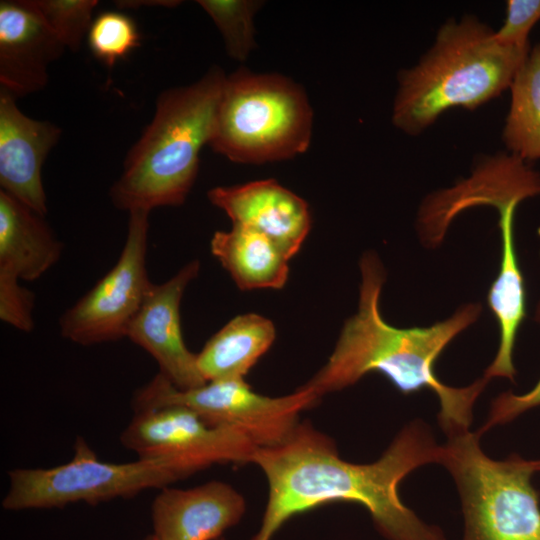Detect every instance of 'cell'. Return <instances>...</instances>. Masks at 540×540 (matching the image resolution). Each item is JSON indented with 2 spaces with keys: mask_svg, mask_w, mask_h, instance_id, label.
Wrapping results in <instances>:
<instances>
[{
  "mask_svg": "<svg viewBox=\"0 0 540 540\" xmlns=\"http://www.w3.org/2000/svg\"><path fill=\"white\" fill-rule=\"evenodd\" d=\"M360 271L358 310L345 321L327 362L303 387L320 398L378 372L404 395L434 392L438 424L447 437L469 431L475 402L490 380L483 376L465 387H451L438 379L434 368L452 340L478 320L481 304H465L431 326L398 328L380 313L386 274L377 254L364 253Z\"/></svg>",
  "mask_w": 540,
  "mask_h": 540,
  "instance_id": "obj_2",
  "label": "cell"
},
{
  "mask_svg": "<svg viewBox=\"0 0 540 540\" xmlns=\"http://www.w3.org/2000/svg\"><path fill=\"white\" fill-rule=\"evenodd\" d=\"M533 467L536 472H540V459L532 460Z\"/></svg>",
  "mask_w": 540,
  "mask_h": 540,
  "instance_id": "obj_30",
  "label": "cell"
},
{
  "mask_svg": "<svg viewBox=\"0 0 540 540\" xmlns=\"http://www.w3.org/2000/svg\"><path fill=\"white\" fill-rule=\"evenodd\" d=\"M198 471L172 458H137L113 463L100 460L87 442L75 440L71 460L51 468H18L8 472L2 507L8 511L90 505L163 488Z\"/></svg>",
  "mask_w": 540,
  "mask_h": 540,
  "instance_id": "obj_7",
  "label": "cell"
},
{
  "mask_svg": "<svg viewBox=\"0 0 540 540\" xmlns=\"http://www.w3.org/2000/svg\"><path fill=\"white\" fill-rule=\"evenodd\" d=\"M149 213L129 212L123 248L114 266L59 318L63 338L82 346L127 337L152 282L147 270Z\"/></svg>",
  "mask_w": 540,
  "mask_h": 540,
  "instance_id": "obj_9",
  "label": "cell"
},
{
  "mask_svg": "<svg viewBox=\"0 0 540 540\" xmlns=\"http://www.w3.org/2000/svg\"><path fill=\"white\" fill-rule=\"evenodd\" d=\"M534 321L540 326V301L538 302L535 309Z\"/></svg>",
  "mask_w": 540,
  "mask_h": 540,
  "instance_id": "obj_29",
  "label": "cell"
},
{
  "mask_svg": "<svg viewBox=\"0 0 540 540\" xmlns=\"http://www.w3.org/2000/svg\"><path fill=\"white\" fill-rule=\"evenodd\" d=\"M226 76L213 67L198 81L159 95L152 121L110 189L116 208L150 212L185 202L198 174L200 151L213 135Z\"/></svg>",
  "mask_w": 540,
  "mask_h": 540,
  "instance_id": "obj_4",
  "label": "cell"
},
{
  "mask_svg": "<svg viewBox=\"0 0 540 540\" xmlns=\"http://www.w3.org/2000/svg\"><path fill=\"white\" fill-rule=\"evenodd\" d=\"M210 248L242 290L280 289L286 284L290 258L262 233L233 225L229 231L215 232Z\"/></svg>",
  "mask_w": 540,
  "mask_h": 540,
  "instance_id": "obj_19",
  "label": "cell"
},
{
  "mask_svg": "<svg viewBox=\"0 0 540 540\" xmlns=\"http://www.w3.org/2000/svg\"><path fill=\"white\" fill-rule=\"evenodd\" d=\"M540 406V378L535 386L523 394L502 392L493 399L488 418L477 431L480 435L498 425L507 424L524 412Z\"/></svg>",
  "mask_w": 540,
  "mask_h": 540,
  "instance_id": "obj_27",
  "label": "cell"
},
{
  "mask_svg": "<svg viewBox=\"0 0 540 540\" xmlns=\"http://www.w3.org/2000/svg\"><path fill=\"white\" fill-rule=\"evenodd\" d=\"M62 252L63 244L44 216L0 190V278L37 280Z\"/></svg>",
  "mask_w": 540,
  "mask_h": 540,
  "instance_id": "obj_17",
  "label": "cell"
},
{
  "mask_svg": "<svg viewBox=\"0 0 540 540\" xmlns=\"http://www.w3.org/2000/svg\"><path fill=\"white\" fill-rule=\"evenodd\" d=\"M16 99L0 88V190L45 216L47 198L41 169L61 129L22 113Z\"/></svg>",
  "mask_w": 540,
  "mask_h": 540,
  "instance_id": "obj_13",
  "label": "cell"
},
{
  "mask_svg": "<svg viewBox=\"0 0 540 540\" xmlns=\"http://www.w3.org/2000/svg\"><path fill=\"white\" fill-rule=\"evenodd\" d=\"M218 540H225V539H223V538H220V539H218Z\"/></svg>",
  "mask_w": 540,
  "mask_h": 540,
  "instance_id": "obj_32",
  "label": "cell"
},
{
  "mask_svg": "<svg viewBox=\"0 0 540 540\" xmlns=\"http://www.w3.org/2000/svg\"><path fill=\"white\" fill-rule=\"evenodd\" d=\"M87 40L93 55L112 67L139 45L140 35L130 16L105 11L93 19Z\"/></svg>",
  "mask_w": 540,
  "mask_h": 540,
  "instance_id": "obj_23",
  "label": "cell"
},
{
  "mask_svg": "<svg viewBox=\"0 0 540 540\" xmlns=\"http://www.w3.org/2000/svg\"><path fill=\"white\" fill-rule=\"evenodd\" d=\"M509 90L502 143L507 152L527 163L540 160V43L531 47Z\"/></svg>",
  "mask_w": 540,
  "mask_h": 540,
  "instance_id": "obj_21",
  "label": "cell"
},
{
  "mask_svg": "<svg viewBox=\"0 0 540 540\" xmlns=\"http://www.w3.org/2000/svg\"><path fill=\"white\" fill-rule=\"evenodd\" d=\"M443 445L420 419L406 424L371 463L339 456L333 440L300 422L281 445L257 448L251 462L268 483V500L251 540H271L292 516L331 502L360 504L387 540H446L437 526L420 519L401 500L400 483L417 468L441 464Z\"/></svg>",
  "mask_w": 540,
  "mask_h": 540,
  "instance_id": "obj_1",
  "label": "cell"
},
{
  "mask_svg": "<svg viewBox=\"0 0 540 540\" xmlns=\"http://www.w3.org/2000/svg\"><path fill=\"white\" fill-rule=\"evenodd\" d=\"M540 196V172L507 152L479 156L471 174L452 187L427 196L419 207L416 227L427 247L441 244L454 218L475 206L522 202Z\"/></svg>",
  "mask_w": 540,
  "mask_h": 540,
  "instance_id": "obj_11",
  "label": "cell"
},
{
  "mask_svg": "<svg viewBox=\"0 0 540 540\" xmlns=\"http://www.w3.org/2000/svg\"><path fill=\"white\" fill-rule=\"evenodd\" d=\"M245 510L244 497L225 482L188 489L165 486L151 505L153 534L159 540H218Z\"/></svg>",
  "mask_w": 540,
  "mask_h": 540,
  "instance_id": "obj_16",
  "label": "cell"
},
{
  "mask_svg": "<svg viewBox=\"0 0 540 540\" xmlns=\"http://www.w3.org/2000/svg\"><path fill=\"white\" fill-rule=\"evenodd\" d=\"M35 294L19 281L0 278V319L23 332L34 328Z\"/></svg>",
  "mask_w": 540,
  "mask_h": 540,
  "instance_id": "obj_26",
  "label": "cell"
},
{
  "mask_svg": "<svg viewBox=\"0 0 540 540\" xmlns=\"http://www.w3.org/2000/svg\"><path fill=\"white\" fill-rule=\"evenodd\" d=\"M481 435L466 431L448 436L443 465L461 501L462 540H540V494L532 484V460L511 454L486 455Z\"/></svg>",
  "mask_w": 540,
  "mask_h": 540,
  "instance_id": "obj_6",
  "label": "cell"
},
{
  "mask_svg": "<svg viewBox=\"0 0 540 540\" xmlns=\"http://www.w3.org/2000/svg\"><path fill=\"white\" fill-rule=\"evenodd\" d=\"M312 122L300 85L241 68L226 76L209 145L236 163L286 160L309 148Z\"/></svg>",
  "mask_w": 540,
  "mask_h": 540,
  "instance_id": "obj_5",
  "label": "cell"
},
{
  "mask_svg": "<svg viewBox=\"0 0 540 540\" xmlns=\"http://www.w3.org/2000/svg\"><path fill=\"white\" fill-rule=\"evenodd\" d=\"M199 271L200 262L192 260L165 282L152 283L127 333V338L151 355L159 373L179 389L206 383L197 355L184 342L180 316L184 292Z\"/></svg>",
  "mask_w": 540,
  "mask_h": 540,
  "instance_id": "obj_12",
  "label": "cell"
},
{
  "mask_svg": "<svg viewBox=\"0 0 540 540\" xmlns=\"http://www.w3.org/2000/svg\"><path fill=\"white\" fill-rule=\"evenodd\" d=\"M519 204L497 207L501 232L499 272L488 293V305L499 326V346L487 373L512 380L516 376L513 361L519 328L526 317V291L514 242V216Z\"/></svg>",
  "mask_w": 540,
  "mask_h": 540,
  "instance_id": "obj_18",
  "label": "cell"
},
{
  "mask_svg": "<svg viewBox=\"0 0 540 540\" xmlns=\"http://www.w3.org/2000/svg\"><path fill=\"white\" fill-rule=\"evenodd\" d=\"M274 324L255 314L234 317L197 353V366L206 382L244 379L275 340Z\"/></svg>",
  "mask_w": 540,
  "mask_h": 540,
  "instance_id": "obj_20",
  "label": "cell"
},
{
  "mask_svg": "<svg viewBox=\"0 0 540 540\" xmlns=\"http://www.w3.org/2000/svg\"><path fill=\"white\" fill-rule=\"evenodd\" d=\"M319 399L303 386L285 396H265L255 392L244 379L208 381L196 388L179 389L157 373L134 393L132 407L138 412L182 406L209 424L241 431L257 448H271L293 434L300 413Z\"/></svg>",
  "mask_w": 540,
  "mask_h": 540,
  "instance_id": "obj_8",
  "label": "cell"
},
{
  "mask_svg": "<svg viewBox=\"0 0 540 540\" xmlns=\"http://www.w3.org/2000/svg\"><path fill=\"white\" fill-rule=\"evenodd\" d=\"M65 46L30 0L0 2V83L15 97L42 90Z\"/></svg>",
  "mask_w": 540,
  "mask_h": 540,
  "instance_id": "obj_15",
  "label": "cell"
},
{
  "mask_svg": "<svg viewBox=\"0 0 540 540\" xmlns=\"http://www.w3.org/2000/svg\"><path fill=\"white\" fill-rule=\"evenodd\" d=\"M145 540H159L154 534L148 535Z\"/></svg>",
  "mask_w": 540,
  "mask_h": 540,
  "instance_id": "obj_31",
  "label": "cell"
},
{
  "mask_svg": "<svg viewBox=\"0 0 540 540\" xmlns=\"http://www.w3.org/2000/svg\"><path fill=\"white\" fill-rule=\"evenodd\" d=\"M220 31L227 53L244 61L255 47L254 16L262 2L253 0H198Z\"/></svg>",
  "mask_w": 540,
  "mask_h": 540,
  "instance_id": "obj_22",
  "label": "cell"
},
{
  "mask_svg": "<svg viewBox=\"0 0 540 540\" xmlns=\"http://www.w3.org/2000/svg\"><path fill=\"white\" fill-rule=\"evenodd\" d=\"M539 20L540 0H508L505 20L495 30V39L506 47L531 48L529 34Z\"/></svg>",
  "mask_w": 540,
  "mask_h": 540,
  "instance_id": "obj_25",
  "label": "cell"
},
{
  "mask_svg": "<svg viewBox=\"0 0 540 540\" xmlns=\"http://www.w3.org/2000/svg\"><path fill=\"white\" fill-rule=\"evenodd\" d=\"M116 5L122 9L139 8L142 6H162V7H174L179 5L180 1L174 0H154V1H137V0H123L116 1Z\"/></svg>",
  "mask_w": 540,
  "mask_h": 540,
  "instance_id": "obj_28",
  "label": "cell"
},
{
  "mask_svg": "<svg viewBox=\"0 0 540 540\" xmlns=\"http://www.w3.org/2000/svg\"><path fill=\"white\" fill-rule=\"evenodd\" d=\"M530 50L499 44L475 15L446 20L417 63L398 72L392 124L418 136L452 108L481 107L509 89Z\"/></svg>",
  "mask_w": 540,
  "mask_h": 540,
  "instance_id": "obj_3",
  "label": "cell"
},
{
  "mask_svg": "<svg viewBox=\"0 0 540 540\" xmlns=\"http://www.w3.org/2000/svg\"><path fill=\"white\" fill-rule=\"evenodd\" d=\"M138 458L167 457L202 471L214 464H246L257 447L239 430L212 425L182 406L134 412L120 435Z\"/></svg>",
  "mask_w": 540,
  "mask_h": 540,
  "instance_id": "obj_10",
  "label": "cell"
},
{
  "mask_svg": "<svg viewBox=\"0 0 540 540\" xmlns=\"http://www.w3.org/2000/svg\"><path fill=\"white\" fill-rule=\"evenodd\" d=\"M210 202L233 225L250 228L274 241L291 259L311 228L308 204L273 179L209 190Z\"/></svg>",
  "mask_w": 540,
  "mask_h": 540,
  "instance_id": "obj_14",
  "label": "cell"
},
{
  "mask_svg": "<svg viewBox=\"0 0 540 540\" xmlns=\"http://www.w3.org/2000/svg\"><path fill=\"white\" fill-rule=\"evenodd\" d=\"M65 48L77 51L92 24L97 0H30Z\"/></svg>",
  "mask_w": 540,
  "mask_h": 540,
  "instance_id": "obj_24",
  "label": "cell"
}]
</instances>
